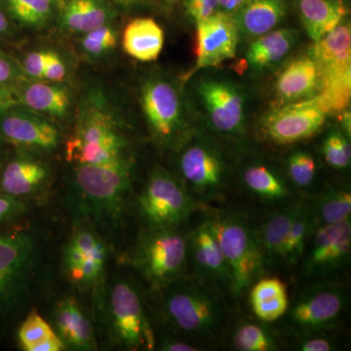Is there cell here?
Instances as JSON below:
<instances>
[{"instance_id": "53", "label": "cell", "mask_w": 351, "mask_h": 351, "mask_svg": "<svg viewBox=\"0 0 351 351\" xmlns=\"http://www.w3.org/2000/svg\"><path fill=\"white\" fill-rule=\"evenodd\" d=\"M4 159L3 156H2L1 149H0V168H1L2 163H3Z\"/></svg>"}, {"instance_id": "9", "label": "cell", "mask_w": 351, "mask_h": 351, "mask_svg": "<svg viewBox=\"0 0 351 351\" xmlns=\"http://www.w3.org/2000/svg\"><path fill=\"white\" fill-rule=\"evenodd\" d=\"M108 246L91 226L75 228L63 251L64 276L78 290L91 293L101 306L108 262Z\"/></svg>"}, {"instance_id": "34", "label": "cell", "mask_w": 351, "mask_h": 351, "mask_svg": "<svg viewBox=\"0 0 351 351\" xmlns=\"http://www.w3.org/2000/svg\"><path fill=\"white\" fill-rule=\"evenodd\" d=\"M313 209L316 226L350 221V191L345 189H332L319 197L316 204L313 205Z\"/></svg>"}, {"instance_id": "41", "label": "cell", "mask_w": 351, "mask_h": 351, "mask_svg": "<svg viewBox=\"0 0 351 351\" xmlns=\"http://www.w3.org/2000/svg\"><path fill=\"white\" fill-rule=\"evenodd\" d=\"M27 207L25 200L0 193V228L19 219Z\"/></svg>"}, {"instance_id": "38", "label": "cell", "mask_w": 351, "mask_h": 351, "mask_svg": "<svg viewBox=\"0 0 351 351\" xmlns=\"http://www.w3.org/2000/svg\"><path fill=\"white\" fill-rule=\"evenodd\" d=\"M315 158L309 152L298 151L293 152L287 160V172L291 182L300 189H306L313 184L315 179Z\"/></svg>"}, {"instance_id": "23", "label": "cell", "mask_w": 351, "mask_h": 351, "mask_svg": "<svg viewBox=\"0 0 351 351\" xmlns=\"http://www.w3.org/2000/svg\"><path fill=\"white\" fill-rule=\"evenodd\" d=\"M53 319L57 335L66 348L82 351L97 350L91 321L75 299L66 298L58 302Z\"/></svg>"}, {"instance_id": "51", "label": "cell", "mask_w": 351, "mask_h": 351, "mask_svg": "<svg viewBox=\"0 0 351 351\" xmlns=\"http://www.w3.org/2000/svg\"><path fill=\"white\" fill-rule=\"evenodd\" d=\"M113 1L117 2V3L121 4V5L123 6H132L141 3V2L144 1V0H113Z\"/></svg>"}, {"instance_id": "31", "label": "cell", "mask_w": 351, "mask_h": 351, "mask_svg": "<svg viewBox=\"0 0 351 351\" xmlns=\"http://www.w3.org/2000/svg\"><path fill=\"white\" fill-rule=\"evenodd\" d=\"M298 210V202L270 215L257 230L258 239L265 252L267 263L283 260L284 246L293 219Z\"/></svg>"}, {"instance_id": "11", "label": "cell", "mask_w": 351, "mask_h": 351, "mask_svg": "<svg viewBox=\"0 0 351 351\" xmlns=\"http://www.w3.org/2000/svg\"><path fill=\"white\" fill-rule=\"evenodd\" d=\"M346 292L339 286L322 284L304 290L289 304L284 317L299 335L334 329L345 313Z\"/></svg>"}, {"instance_id": "37", "label": "cell", "mask_w": 351, "mask_h": 351, "mask_svg": "<svg viewBox=\"0 0 351 351\" xmlns=\"http://www.w3.org/2000/svg\"><path fill=\"white\" fill-rule=\"evenodd\" d=\"M55 332L52 327L34 309L18 330V341L23 350L32 351L36 346Z\"/></svg>"}, {"instance_id": "10", "label": "cell", "mask_w": 351, "mask_h": 351, "mask_svg": "<svg viewBox=\"0 0 351 351\" xmlns=\"http://www.w3.org/2000/svg\"><path fill=\"white\" fill-rule=\"evenodd\" d=\"M108 316L112 338L117 346L129 350H154L156 339L142 299L128 281H119L110 291Z\"/></svg>"}, {"instance_id": "3", "label": "cell", "mask_w": 351, "mask_h": 351, "mask_svg": "<svg viewBox=\"0 0 351 351\" xmlns=\"http://www.w3.org/2000/svg\"><path fill=\"white\" fill-rule=\"evenodd\" d=\"M208 219L225 256L230 293L241 297L263 277L269 265L257 230L245 215L237 212H223Z\"/></svg>"}, {"instance_id": "42", "label": "cell", "mask_w": 351, "mask_h": 351, "mask_svg": "<svg viewBox=\"0 0 351 351\" xmlns=\"http://www.w3.org/2000/svg\"><path fill=\"white\" fill-rule=\"evenodd\" d=\"M25 75L19 64L12 57L0 48V85L14 86L24 80Z\"/></svg>"}, {"instance_id": "6", "label": "cell", "mask_w": 351, "mask_h": 351, "mask_svg": "<svg viewBox=\"0 0 351 351\" xmlns=\"http://www.w3.org/2000/svg\"><path fill=\"white\" fill-rule=\"evenodd\" d=\"M188 262V237L176 228H147L133 258L141 276L158 290L181 278Z\"/></svg>"}, {"instance_id": "8", "label": "cell", "mask_w": 351, "mask_h": 351, "mask_svg": "<svg viewBox=\"0 0 351 351\" xmlns=\"http://www.w3.org/2000/svg\"><path fill=\"white\" fill-rule=\"evenodd\" d=\"M198 207L181 180L162 167L149 176L138 197V210L147 228H177Z\"/></svg>"}, {"instance_id": "26", "label": "cell", "mask_w": 351, "mask_h": 351, "mask_svg": "<svg viewBox=\"0 0 351 351\" xmlns=\"http://www.w3.org/2000/svg\"><path fill=\"white\" fill-rule=\"evenodd\" d=\"M164 45V32L151 18L131 21L122 36V47L129 56L141 62L156 61Z\"/></svg>"}, {"instance_id": "40", "label": "cell", "mask_w": 351, "mask_h": 351, "mask_svg": "<svg viewBox=\"0 0 351 351\" xmlns=\"http://www.w3.org/2000/svg\"><path fill=\"white\" fill-rule=\"evenodd\" d=\"M47 57L48 49L34 50L27 53L22 61L19 62L25 77L29 80L43 82Z\"/></svg>"}, {"instance_id": "27", "label": "cell", "mask_w": 351, "mask_h": 351, "mask_svg": "<svg viewBox=\"0 0 351 351\" xmlns=\"http://www.w3.org/2000/svg\"><path fill=\"white\" fill-rule=\"evenodd\" d=\"M297 6L307 36L313 43L341 25L348 15L343 0H297Z\"/></svg>"}, {"instance_id": "20", "label": "cell", "mask_w": 351, "mask_h": 351, "mask_svg": "<svg viewBox=\"0 0 351 351\" xmlns=\"http://www.w3.org/2000/svg\"><path fill=\"white\" fill-rule=\"evenodd\" d=\"M188 249L196 278L214 287L230 291L228 265L209 219L189 235Z\"/></svg>"}, {"instance_id": "12", "label": "cell", "mask_w": 351, "mask_h": 351, "mask_svg": "<svg viewBox=\"0 0 351 351\" xmlns=\"http://www.w3.org/2000/svg\"><path fill=\"white\" fill-rule=\"evenodd\" d=\"M36 249L34 237L25 230L0 234V315L24 297Z\"/></svg>"}, {"instance_id": "44", "label": "cell", "mask_w": 351, "mask_h": 351, "mask_svg": "<svg viewBox=\"0 0 351 351\" xmlns=\"http://www.w3.org/2000/svg\"><path fill=\"white\" fill-rule=\"evenodd\" d=\"M321 332L302 335L298 341V350L302 351H330L335 350V341L331 337L321 335Z\"/></svg>"}, {"instance_id": "32", "label": "cell", "mask_w": 351, "mask_h": 351, "mask_svg": "<svg viewBox=\"0 0 351 351\" xmlns=\"http://www.w3.org/2000/svg\"><path fill=\"white\" fill-rule=\"evenodd\" d=\"M315 226L313 205L304 200L299 201L297 213L284 246V262L289 265H295L301 262Z\"/></svg>"}, {"instance_id": "21", "label": "cell", "mask_w": 351, "mask_h": 351, "mask_svg": "<svg viewBox=\"0 0 351 351\" xmlns=\"http://www.w3.org/2000/svg\"><path fill=\"white\" fill-rule=\"evenodd\" d=\"M13 87L21 106L47 119H64L71 110L73 94L62 82L24 78Z\"/></svg>"}, {"instance_id": "35", "label": "cell", "mask_w": 351, "mask_h": 351, "mask_svg": "<svg viewBox=\"0 0 351 351\" xmlns=\"http://www.w3.org/2000/svg\"><path fill=\"white\" fill-rule=\"evenodd\" d=\"M232 346L239 351H272L278 350L274 332L261 323L245 322L233 330Z\"/></svg>"}, {"instance_id": "24", "label": "cell", "mask_w": 351, "mask_h": 351, "mask_svg": "<svg viewBox=\"0 0 351 351\" xmlns=\"http://www.w3.org/2000/svg\"><path fill=\"white\" fill-rule=\"evenodd\" d=\"M57 7L60 27L71 34L82 36L113 19L106 0H57Z\"/></svg>"}, {"instance_id": "28", "label": "cell", "mask_w": 351, "mask_h": 351, "mask_svg": "<svg viewBox=\"0 0 351 351\" xmlns=\"http://www.w3.org/2000/svg\"><path fill=\"white\" fill-rule=\"evenodd\" d=\"M249 291L252 311L263 323L276 322L287 313V285L278 277H261Z\"/></svg>"}, {"instance_id": "52", "label": "cell", "mask_w": 351, "mask_h": 351, "mask_svg": "<svg viewBox=\"0 0 351 351\" xmlns=\"http://www.w3.org/2000/svg\"><path fill=\"white\" fill-rule=\"evenodd\" d=\"M167 5H174L179 0H164Z\"/></svg>"}, {"instance_id": "22", "label": "cell", "mask_w": 351, "mask_h": 351, "mask_svg": "<svg viewBox=\"0 0 351 351\" xmlns=\"http://www.w3.org/2000/svg\"><path fill=\"white\" fill-rule=\"evenodd\" d=\"M319 90V73L313 58L309 55L295 58L277 76V107L308 100L317 96Z\"/></svg>"}, {"instance_id": "47", "label": "cell", "mask_w": 351, "mask_h": 351, "mask_svg": "<svg viewBox=\"0 0 351 351\" xmlns=\"http://www.w3.org/2000/svg\"><path fill=\"white\" fill-rule=\"evenodd\" d=\"M159 350L164 351H196L200 350L199 346L191 345L186 341L173 338L162 339Z\"/></svg>"}, {"instance_id": "49", "label": "cell", "mask_w": 351, "mask_h": 351, "mask_svg": "<svg viewBox=\"0 0 351 351\" xmlns=\"http://www.w3.org/2000/svg\"><path fill=\"white\" fill-rule=\"evenodd\" d=\"M249 1L250 0H218L219 10L232 15Z\"/></svg>"}, {"instance_id": "25", "label": "cell", "mask_w": 351, "mask_h": 351, "mask_svg": "<svg viewBox=\"0 0 351 351\" xmlns=\"http://www.w3.org/2000/svg\"><path fill=\"white\" fill-rule=\"evenodd\" d=\"M285 15L283 0H250L232 14L239 34L250 38L274 31Z\"/></svg>"}, {"instance_id": "29", "label": "cell", "mask_w": 351, "mask_h": 351, "mask_svg": "<svg viewBox=\"0 0 351 351\" xmlns=\"http://www.w3.org/2000/svg\"><path fill=\"white\" fill-rule=\"evenodd\" d=\"M297 40L293 29H274L255 38L246 54L247 64L252 69L262 71L282 61Z\"/></svg>"}, {"instance_id": "43", "label": "cell", "mask_w": 351, "mask_h": 351, "mask_svg": "<svg viewBox=\"0 0 351 351\" xmlns=\"http://www.w3.org/2000/svg\"><path fill=\"white\" fill-rule=\"evenodd\" d=\"M68 75V66L61 55L55 50L48 49L47 62L44 69L43 82H63Z\"/></svg>"}, {"instance_id": "48", "label": "cell", "mask_w": 351, "mask_h": 351, "mask_svg": "<svg viewBox=\"0 0 351 351\" xmlns=\"http://www.w3.org/2000/svg\"><path fill=\"white\" fill-rule=\"evenodd\" d=\"M14 21L6 12L4 7L0 3V40L10 38L15 32Z\"/></svg>"}, {"instance_id": "4", "label": "cell", "mask_w": 351, "mask_h": 351, "mask_svg": "<svg viewBox=\"0 0 351 351\" xmlns=\"http://www.w3.org/2000/svg\"><path fill=\"white\" fill-rule=\"evenodd\" d=\"M133 159L104 165H75V186L83 211L96 221L115 223L131 189Z\"/></svg>"}, {"instance_id": "50", "label": "cell", "mask_w": 351, "mask_h": 351, "mask_svg": "<svg viewBox=\"0 0 351 351\" xmlns=\"http://www.w3.org/2000/svg\"><path fill=\"white\" fill-rule=\"evenodd\" d=\"M341 121H343V126L346 130V136L350 138V112L348 110L343 112V115H341Z\"/></svg>"}, {"instance_id": "18", "label": "cell", "mask_w": 351, "mask_h": 351, "mask_svg": "<svg viewBox=\"0 0 351 351\" xmlns=\"http://www.w3.org/2000/svg\"><path fill=\"white\" fill-rule=\"evenodd\" d=\"M196 92L215 130L228 135L242 131L245 101L239 88L226 80L207 78L198 83Z\"/></svg>"}, {"instance_id": "36", "label": "cell", "mask_w": 351, "mask_h": 351, "mask_svg": "<svg viewBox=\"0 0 351 351\" xmlns=\"http://www.w3.org/2000/svg\"><path fill=\"white\" fill-rule=\"evenodd\" d=\"M119 43V32L108 23L82 34L80 48L83 54L91 60H100L112 54Z\"/></svg>"}, {"instance_id": "30", "label": "cell", "mask_w": 351, "mask_h": 351, "mask_svg": "<svg viewBox=\"0 0 351 351\" xmlns=\"http://www.w3.org/2000/svg\"><path fill=\"white\" fill-rule=\"evenodd\" d=\"M242 179L252 195L263 202L278 204L290 198L291 191L283 178L265 164L248 166Z\"/></svg>"}, {"instance_id": "14", "label": "cell", "mask_w": 351, "mask_h": 351, "mask_svg": "<svg viewBox=\"0 0 351 351\" xmlns=\"http://www.w3.org/2000/svg\"><path fill=\"white\" fill-rule=\"evenodd\" d=\"M350 221L316 226L302 258V271L309 278L332 276L350 263Z\"/></svg>"}, {"instance_id": "45", "label": "cell", "mask_w": 351, "mask_h": 351, "mask_svg": "<svg viewBox=\"0 0 351 351\" xmlns=\"http://www.w3.org/2000/svg\"><path fill=\"white\" fill-rule=\"evenodd\" d=\"M186 6L195 24L208 19L219 10L218 0H186Z\"/></svg>"}, {"instance_id": "2", "label": "cell", "mask_w": 351, "mask_h": 351, "mask_svg": "<svg viewBox=\"0 0 351 351\" xmlns=\"http://www.w3.org/2000/svg\"><path fill=\"white\" fill-rule=\"evenodd\" d=\"M215 288L196 277L193 280L181 277L161 288L166 319L184 336L215 338L228 316L226 302Z\"/></svg>"}, {"instance_id": "33", "label": "cell", "mask_w": 351, "mask_h": 351, "mask_svg": "<svg viewBox=\"0 0 351 351\" xmlns=\"http://www.w3.org/2000/svg\"><path fill=\"white\" fill-rule=\"evenodd\" d=\"M14 23L41 29L47 24L57 7V0H0Z\"/></svg>"}, {"instance_id": "16", "label": "cell", "mask_w": 351, "mask_h": 351, "mask_svg": "<svg viewBox=\"0 0 351 351\" xmlns=\"http://www.w3.org/2000/svg\"><path fill=\"white\" fill-rule=\"evenodd\" d=\"M328 115L314 98L277 107L262 120V131L276 145H292L313 137L324 125Z\"/></svg>"}, {"instance_id": "7", "label": "cell", "mask_w": 351, "mask_h": 351, "mask_svg": "<svg viewBox=\"0 0 351 351\" xmlns=\"http://www.w3.org/2000/svg\"><path fill=\"white\" fill-rule=\"evenodd\" d=\"M140 104L149 130L159 144L177 147L186 142L188 120L176 82L167 76H149L141 86Z\"/></svg>"}, {"instance_id": "17", "label": "cell", "mask_w": 351, "mask_h": 351, "mask_svg": "<svg viewBox=\"0 0 351 351\" xmlns=\"http://www.w3.org/2000/svg\"><path fill=\"white\" fill-rule=\"evenodd\" d=\"M239 32L232 14L218 11L206 20L196 23V63L193 73L216 66L237 54Z\"/></svg>"}, {"instance_id": "39", "label": "cell", "mask_w": 351, "mask_h": 351, "mask_svg": "<svg viewBox=\"0 0 351 351\" xmlns=\"http://www.w3.org/2000/svg\"><path fill=\"white\" fill-rule=\"evenodd\" d=\"M323 154L330 167L336 170L348 169L351 161L350 141L346 135L339 132H332L325 138Z\"/></svg>"}, {"instance_id": "19", "label": "cell", "mask_w": 351, "mask_h": 351, "mask_svg": "<svg viewBox=\"0 0 351 351\" xmlns=\"http://www.w3.org/2000/svg\"><path fill=\"white\" fill-rule=\"evenodd\" d=\"M51 176L47 162L32 152L17 149L0 168V193L25 200L44 188Z\"/></svg>"}, {"instance_id": "15", "label": "cell", "mask_w": 351, "mask_h": 351, "mask_svg": "<svg viewBox=\"0 0 351 351\" xmlns=\"http://www.w3.org/2000/svg\"><path fill=\"white\" fill-rule=\"evenodd\" d=\"M60 140L59 129L52 120L23 106H14L0 114V145L49 152L57 149Z\"/></svg>"}, {"instance_id": "46", "label": "cell", "mask_w": 351, "mask_h": 351, "mask_svg": "<svg viewBox=\"0 0 351 351\" xmlns=\"http://www.w3.org/2000/svg\"><path fill=\"white\" fill-rule=\"evenodd\" d=\"M17 105H20V103L14 87L0 85V114Z\"/></svg>"}, {"instance_id": "13", "label": "cell", "mask_w": 351, "mask_h": 351, "mask_svg": "<svg viewBox=\"0 0 351 351\" xmlns=\"http://www.w3.org/2000/svg\"><path fill=\"white\" fill-rule=\"evenodd\" d=\"M178 167L181 181L191 195L200 200H214L225 186L226 167L216 147L196 140L181 145Z\"/></svg>"}, {"instance_id": "5", "label": "cell", "mask_w": 351, "mask_h": 351, "mask_svg": "<svg viewBox=\"0 0 351 351\" xmlns=\"http://www.w3.org/2000/svg\"><path fill=\"white\" fill-rule=\"evenodd\" d=\"M317 66L320 90L313 97L327 115L346 112L351 98V29L341 23L314 43L308 53Z\"/></svg>"}, {"instance_id": "1", "label": "cell", "mask_w": 351, "mask_h": 351, "mask_svg": "<svg viewBox=\"0 0 351 351\" xmlns=\"http://www.w3.org/2000/svg\"><path fill=\"white\" fill-rule=\"evenodd\" d=\"M119 119L101 90L88 92L78 108L75 130L66 142V160L75 166L104 165L130 157Z\"/></svg>"}]
</instances>
